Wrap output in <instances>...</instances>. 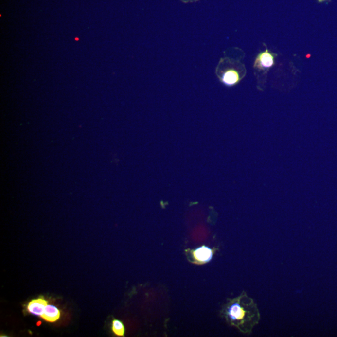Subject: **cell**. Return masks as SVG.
Instances as JSON below:
<instances>
[{"label": "cell", "mask_w": 337, "mask_h": 337, "mask_svg": "<svg viewBox=\"0 0 337 337\" xmlns=\"http://www.w3.org/2000/svg\"><path fill=\"white\" fill-rule=\"evenodd\" d=\"M221 315L229 325L244 334L252 333L261 320V314L254 299L245 292L229 299L222 306Z\"/></svg>", "instance_id": "cell-1"}, {"label": "cell", "mask_w": 337, "mask_h": 337, "mask_svg": "<svg viewBox=\"0 0 337 337\" xmlns=\"http://www.w3.org/2000/svg\"><path fill=\"white\" fill-rule=\"evenodd\" d=\"M220 81L227 87H233L241 81L242 76L236 68L229 66L226 69H217Z\"/></svg>", "instance_id": "cell-2"}, {"label": "cell", "mask_w": 337, "mask_h": 337, "mask_svg": "<svg viewBox=\"0 0 337 337\" xmlns=\"http://www.w3.org/2000/svg\"><path fill=\"white\" fill-rule=\"evenodd\" d=\"M189 259L193 260V263L204 264L208 263L212 260L213 250L206 246H202L195 249L189 250Z\"/></svg>", "instance_id": "cell-3"}, {"label": "cell", "mask_w": 337, "mask_h": 337, "mask_svg": "<svg viewBox=\"0 0 337 337\" xmlns=\"http://www.w3.org/2000/svg\"><path fill=\"white\" fill-rule=\"evenodd\" d=\"M275 65V55L266 50L258 54L254 62V67L260 71L269 70Z\"/></svg>", "instance_id": "cell-4"}, {"label": "cell", "mask_w": 337, "mask_h": 337, "mask_svg": "<svg viewBox=\"0 0 337 337\" xmlns=\"http://www.w3.org/2000/svg\"><path fill=\"white\" fill-rule=\"evenodd\" d=\"M48 305V302L43 297L32 300L28 303V311L35 316H41L45 311V307Z\"/></svg>", "instance_id": "cell-5"}, {"label": "cell", "mask_w": 337, "mask_h": 337, "mask_svg": "<svg viewBox=\"0 0 337 337\" xmlns=\"http://www.w3.org/2000/svg\"><path fill=\"white\" fill-rule=\"evenodd\" d=\"M61 312L58 308L54 305H47L41 317L42 319L48 322H54L59 320Z\"/></svg>", "instance_id": "cell-6"}, {"label": "cell", "mask_w": 337, "mask_h": 337, "mask_svg": "<svg viewBox=\"0 0 337 337\" xmlns=\"http://www.w3.org/2000/svg\"><path fill=\"white\" fill-rule=\"evenodd\" d=\"M112 330L114 334L118 336H124L125 328L123 323L119 320H114L112 323Z\"/></svg>", "instance_id": "cell-7"}, {"label": "cell", "mask_w": 337, "mask_h": 337, "mask_svg": "<svg viewBox=\"0 0 337 337\" xmlns=\"http://www.w3.org/2000/svg\"><path fill=\"white\" fill-rule=\"evenodd\" d=\"M198 1H199V0H181V1L183 2V3H194V2H196Z\"/></svg>", "instance_id": "cell-8"}]
</instances>
